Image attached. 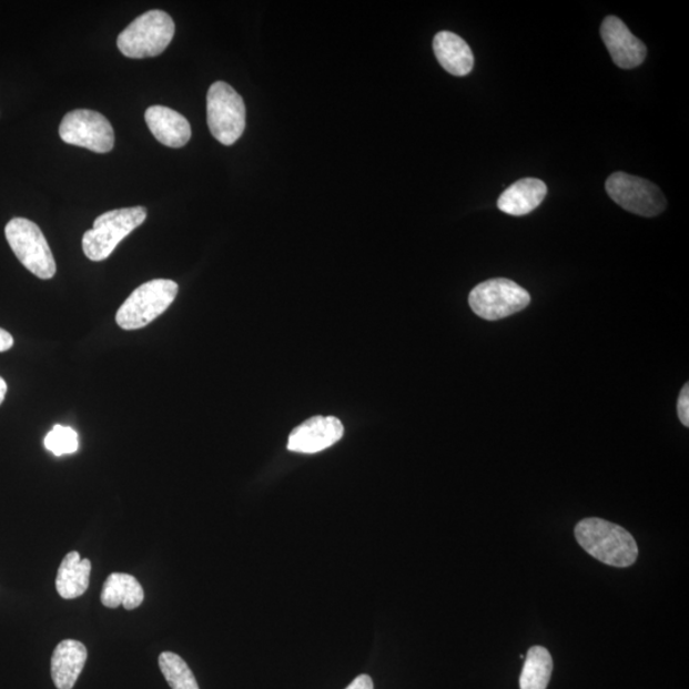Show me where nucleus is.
I'll return each mask as SVG.
<instances>
[{
    "label": "nucleus",
    "instance_id": "f257e3e1",
    "mask_svg": "<svg viewBox=\"0 0 689 689\" xmlns=\"http://www.w3.org/2000/svg\"><path fill=\"white\" fill-rule=\"evenodd\" d=\"M575 536L582 549L601 564L620 568L635 565L637 543L622 526L597 517L585 518L576 525Z\"/></svg>",
    "mask_w": 689,
    "mask_h": 689
},
{
    "label": "nucleus",
    "instance_id": "f03ea898",
    "mask_svg": "<svg viewBox=\"0 0 689 689\" xmlns=\"http://www.w3.org/2000/svg\"><path fill=\"white\" fill-rule=\"evenodd\" d=\"M175 33V24L166 12L153 10L138 17L118 37L122 54L132 59L158 57L169 47Z\"/></svg>",
    "mask_w": 689,
    "mask_h": 689
},
{
    "label": "nucleus",
    "instance_id": "7ed1b4c3",
    "mask_svg": "<svg viewBox=\"0 0 689 689\" xmlns=\"http://www.w3.org/2000/svg\"><path fill=\"white\" fill-rule=\"evenodd\" d=\"M146 217L148 210L144 207L113 210L100 215L93 227L83 235L84 255L93 262L107 260L118 244L141 226Z\"/></svg>",
    "mask_w": 689,
    "mask_h": 689
},
{
    "label": "nucleus",
    "instance_id": "20e7f679",
    "mask_svg": "<svg viewBox=\"0 0 689 689\" xmlns=\"http://www.w3.org/2000/svg\"><path fill=\"white\" fill-rule=\"evenodd\" d=\"M178 292L179 286L172 280L158 278L144 283L118 310V326L128 331L149 326L173 304Z\"/></svg>",
    "mask_w": 689,
    "mask_h": 689
},
{
    "label": "nucleus",
    "instance_id": "39448f33",
    "mask_svg": "<svg viewBox=\"0 0 689 689\" xmlns=\"http://www.w3.org/2000/svg\"><path fill=\"white\" fill-rule=\"evenodd\" d=\"M6 237L16 257L31 274L41 280H49L55 275L54 255L47 237L36 223L23 217L12 219L6 226Z\"/></svg>",
    "mask_w": 689,
    "mask_h": 689
},
{
    "label": "nucleus",
    "instance_id": "423d86ee",
    "mask_svg": "<svg viewBox=\"0 0 689 689\" xmlns=\"http://www.w3.org/2000/svg\"><path fill=\"white\" fill-rule=\"evenodd\" d=\"M207 123L212 135L225 146H232L244 132V101L226 82H215L209 90Z\"/></svg>",
    "mask_w": 689,
    "mask_h": 689
},
{
    "label": "nucleus",
    "instance_id": "0eeeda50",
    "mask_svg": "<svg viewBox=\"0 0 689 689\" xmlns=\"http://www.w3.org/2000/svg\"><path fill=\"white\" fill-rule=\"evenodd\" d=\"M531 302L524 287L508 278H492L473 288L472 310L483 320L498 321L521 312Z\"/></svg>",
    "mask_w": 689,
    "mask_h": 689
},
{
    "label": "nucleus",
    "instance_id": "6e6552de",
    "mask_svg": "<svg viewBox=\"0 0 689 689\" xmlns=\"http://www.w3.org/2000/svg\"><path fill=\"white\" fill-rule=\"evenodd\" d=\"M606 189L612 201L636 215L653 217L667 207L659 186L642 178L616 173L608 178Z\"/></svg>",
    "mask_w": 689,
    "mask_h": 689
},
{
    "label": "nucleus",
    "instance_id": "1a4fd4ad",
    "mask_svg": "<svg viewBox=\"0 0 689 689\" xmlns=\"http://www.w3.org/2000/svg\"><path fill=\"white\" fill-rule=\"evenodd\" d=\"M59 135L68 144L98 153L112 151L115 142L112 124L104 115L89 109H77L65 114Z\"/></svg>",
    "mask_w": 689,
    "mask_h": 689
},
{
    "label": "nucleus",
    "instance_id": "9d476101",
    "mask_svg": "<svg viewBox=\"0 0 689 689\" xmlns=\"http://www.w3.org/2000/svg\"><path fill=\"white\" fill-rule=\"evenodd\" d=\"M344 436V425L334 416H314L295 428L288 437L287 449L297 454H318L337 444Z\"/></svg>",
    "mask_w": 689,
    "mask_h": 689
},
{
    "label": "nucleus",
    "instance_id": "9b49d317",
    "mask_svg": "<svg viewBox=\"0 0 689 689\" xmlns=\"http://www.w3.org/2000/svg\"><path fill=\"white\" fill-rule=\"evenodd\" d=\"M601 39L606 42L612 62L622 70H634L645 62L646 45L638 40L622 20L609 16L601 24Z\"/></svg>",
    "mask_w": 689,
    "mask_h": 689
},
{
    "label": "nucleus",
    "instance_id": "f8f14e48",
    "mask_svg": "<svg viewBox=\"0 0 689 689\" xmlns=\"http://www.w3.org/2000/svg\"><path fill=\"white\" fill-rule=\"evenodd\" d=\"M144 119L153 138L164 146L181 149L192 138L190 122L173 109L161 105L150 107L144 113Z\"/></svg>",
    "mask_w": 689,
    "mask_h": 689
},
{
    "label": "nucleus",
    "instance_id": "ddd939ff",
    "mask_svg": "<svg viewBox=\"0 0 689 689\" xmlns=\"http://www.w3.org/2000/svg\"><path fill=\"white\" fill-rule=\"evenodd\" d=\"M88 649L80 641L64 640L51 658V678L58 689H72L88 661Z\"/></svg>",
    "mask_w": 689,
    "mask_h": 689
},
{
    "label": "nucleus",
    "instance_id": "4468645a",
    "mask_svg": "<svg viewBox=\"0 0 689 689\" xmlns=\"http://www.w3.org/2000/svg\"><path fill=\"white\" fill-rule=\"evenodd\" d=\"M547 193V185L540 179H520L500 194L498 209L508 215L524 216L538 209Z\"/></svg>",
    "mask_w": 689,
    "mask_h": 689
},
{
    "label": "nucleus",
    "instance_id": "2eb2a0df",
    "mask_svg": "<svg viewBox=\"0 0 689 689\" xmlns=\"http://www.w3.org/2000/svg\"><path fill=\"white\" fill-rule=\"evenodd\" d=\"M434 54L445 70L454 75L464 77L473 71L474 55L467 42L454 32L442 31L433 41Z\"/></svg>",
    "mask_w": 689,
    "mask_h": 689
},
{
    "label": "nucleus",
    "instance_id": "dca6fc26",
    "mask_svg": "<svg viewBox=\"0 0 689 689\" xmlns=\"http://www.w3.org/2000/svg\"><path fill=\"white\" fill-rule=\"evenodd\" d=\"M91 561L81 559L80 553L71 551L59 567L55 586L63 599L80 598L88 591L90 585Z\"/></svg>",
    "mask_w": 689,
    "mask_h": 689
},
{
    "label": "nucleus",
    "instance_id": "f3484780",
    "mask_svg": "<svg viewBox=\"0 0 689 689\" xmlns=\"http://www.w3.org/2000/svg\"><path fill=\"white\" fill-rule=\"evenodd\" d=\"M143 599L142 585L128 574L110 575L101 591V602L110 609L123 606L126 610H133L141 606Z\"/></svg>",
    "mask_w": 689,
    "mask_h": 689
},
{
    "label": "nucleus",
    "instance_id": "a211bd4d",
    "mask_svg": "<svg viewBox=\"0 0 689 689\" xmlns=\"http://www.w3.org/2000/svg\"><path fill=\"white\" fill-rule=\"evenodd\" d=\"M553 671L550 652L543 646H534L525 657L520 677L521 689H547Z\"/></svg>",
    "mask_w": 689,
    "mask_h": 689
},
{
    "label": "nucleus",
    "instance_id": "6ab92c4d",
    "mask_svg": "<svg viewBox=\"0 0 689 689\" xmlns=\"http://www.w3.org/2000/svg\"><path fill=\"white\" fill-rule=\"evenodd\" d=\"M161 671L172 689H200L197 679L192 670L179 655L165 651L159 657Z\"/></svg>",
    "mask_w": 689,
    "mask_h": 689
},
{
    "label": "nucleus",
    "instance_id": "aec40b11",
    "mask_svg": "<svg viewBox=\"0 0 689 689\" xmlns=\"http://www.w3.org/2000/svg\"><path fill=\"white\" fill-rule=\"evenodd\" d=\"M79 434L59 424L54 425L45 438L47 449L55 456L74 454L79 450Z\"/></svg>",
    "mask_w": 689,
    "mask_h": 689
},
{
    "label": "nucleus",
    "instance_id": "412c9836",
    "mask_svg": "<svg viewBox=\"0 0 689 689\" xmlns=\"http://www.w3.org/2000/svg\"><path fill=\"white\" fill-rule=\"evenodd\" d=\"M678 416L685 427H689V386L685 385L678 397Z\"/></svg>",
    "mask_w": 689,
    "mask_h": 689
},
{
    "label": "nucleus",
    "instance_id": "4be33fe9",
    "mask_svg": "<svg viewBox=\"0 0 689 689\" xmlns=\"http://www.w3.org/2000/svg\"><path fill=\"white\" fill-rule=\"evenodd\" d=\"M346 689H374L373 680L367 675H362L353 680Z\"/></svg>",
    "mask_w": 689,
    "mask_h": 689
},
{
    "label": "nucleus",
    "instance_id": "5701e85b",
    "mask_svg": "<svg viewBox=\"0 0 689 689\" xmlns=\"http://www.w3.org/2000/svg\"><path fill=\"white\" fill-rule=\"evenodd\" d=\"M14 344V340L10 332L0 328V353L10 351Z\"/></svg>",
    "mask_w": 689,
    "mask_h": 689
},
{
    "label": "nucleus",
    "instance_id": "b1692460",
    "mask_svg": "<svg viewBox=\"0 0 689 689\" xmlns=\"http://www.w3.org/2000/svg\"><path fill=\"white\" fill-rule=\"evenodd\" d=\"M7 389L8 387H7L6 381L2 377H0V405H2L4 402Z\"/></svg>",
    "mask_w": 689,
    "mask_h": 689
}]
</instances>
